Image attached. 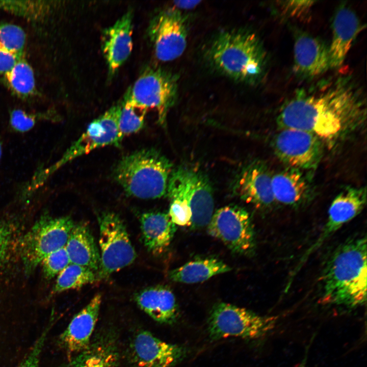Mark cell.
<instances>
[{"label":"cell","mask_w":367,"mask_h":367,"mask_svg":"<svg viewBox=\"0 0 367 367\" xmlns=\"http://www.w3.org/2000/svg\"><path fill=\"white\" fill-rule=\"evenodd\" d=\"M281 128L308 132L329 148L365 124L366 98L350 75H340L298 89L277 118Z\"/></svg>","instance_id":"cell-1"},{"label":"cell","mask_w":367,"mask_h":367,"mask_svg":"<svg viewBox=\"0 0 367 367\" xmlns=\"http://www.w3.org/2000/svg\"><path fill=\"white\" fill-rule=\"evenodd\" d=\"M209 64L219 73L237 81L255 84L266 73L268 57L258 37L245 30L220 32L205 51Z\"/></svg>","instance_id":"cell-2"},{"label":"cell","mask_w":367,"mask_h":367,"mask_svg":"<svg viewBox=\"0 0 367 367\" xmlns=\"http://www.w3.org/2000/svg\"><path fill=\"white\" fill-rule=\"evenodd\" d=\"M323 301L350 307L366 300V239H350L332 254L322 277Z\"/></svg>","instance_id":"cell-3"},{"label":"cell","mask_w":367,"mask_h":367,"mask_svg":"<svg viewBox=\"0 0 367 367\" xmlns=\"http://www.w3.org/2000/svg\"><path fill=\"white\" fill-rule=\"evenodd\" d=\"M172 164L153 149H142L123 156L113 175L126 193L142 199L161 198L167 194Z\"/></svg>","instance_id":"cell-4"},{"label":"cell","mask_w":367,"mask_h":367,"mask_svg":"<svg viewBox=\"0 0 367 367\" xmlns=\"http://www.w3.org/2000/svg\"><path fill=\"white\" fill-rule=\"evenodd\" d=\"M123 104L121 100L92 121L86 131L65 151L56 163L35 175L30 188L41 186L50 175L68 162L100 147L118 146L122 139L118 128Z\"/></svg>","instance_id":"cell-5"},{"label":"cell","mask_w":367,"mask_h":367,"mask_svg":"<svg viewBox=\"0 0 367 367\" xmlns=\"http://www.w3.org/2000/svg\"><path fill=\"white\" fill-rule=\"evenodd\" d=\"M74 225L69 216H42L20 241V257L26 273L33 272L49 254L65 247Z\"/></svg>","instance_id":"cell-6"},{"label":"cell","mask_w":367,"mask_h":367,"mask_svg":"<svg viewBox=\"0 0 367 367\" xmlns=\"http://www.w3.org/2000/svg\"><path fill=\"white\" fill-rule=\"evenodd\" d=\"M275 323L273 317L260 316L244 308L219 303L210 312L208 332L214 340L228 337L256 339L267 334Z\"/></svg>","instance_id":"cell-7"},{"label":"cell","mask_w":367,"mask_h":367,"mask_svg":"<svg viewBox=\"0 0 367 367\" xmlns=\"http://www.w3.org/2000/svg\"><path fill=\"white\" fill-rule=\"evenodd\" d=\"M100 265L97 275L99 279L130 265L137 254L125 225L113 212H103L98 216Z\"/></svg>","instance_id":"cell-8"},{"label":"cell","mask_w":367,"mask_h":367,"mask_svg":"<svg viewBox=\"0 0 367 367\" xmlns=\"http://www.w3.org/2000/svg\"><path fill=\"white\" fill-rule=\"evenodd\" d=\"M177 90L175 75L160 67L148 66L143 70L124 96L148 110L154 109L159 122L163 124L175 101Z\"/></svg>","instance_id":"cell-9"},{"label":"cell","mask_w":367,"mask_h":367,"mask_svg":"<svg viewBox=\"0 0 367 367\" xmlns=\"http://www.w3.org/2000/svg\"><path fill=\"white\" fill-rule=\"evenodd\" d=\"M208 232L222 241L232 252L252 255L256 246L253 225L248 212L238 206L218 209L208 225Z\"/></svg>","instance_id":"cell-10"},{"label":"cell","mask_w":367,"mask_h":367,"mask_svg":"<svg viewBox=\"0 0 367 367\" xmlns=\"http://www.w3.org/2000/svg\"><path fill=\"white\" fill-rule=\"evenodd\" d=\"M277 158L290 168L315 169L322 158L324 144L312 134L294 128H281L272 141Z\"/></svg>","instance_id":"cell-11"},{"label":"cell","mask_w":367,"mask_h":367,"mask_svg":"<svg viewBox=\"0 0 367 367\" xmlns=\"http://www.w3.org/2000/svg\"><path fill=\"white\" fill-rule=\"evenodd\" d=\"M148 35L156 58L162 62L180 57L187 44L188 24L186 17L175 8L160 12L150 21Z\"/></svg>","instance_id":"cell-12"},{"label":"cell","mask_w":367,"mask_h":367,"mask_svg":"<svg viewBox=\"0 0 367 367\" xmlns=\"http://www.w3.org/2000/svg\"><path fill=\"white\" fill-rule=\"evenodd\" d=\"M131 352L137 367H174L187 354L183 346L164 342L147 331L135 335Z\"/></svg>","instance_id":"cell-13"},{"label":"cell","mask_w":367,"mask_h":367,"mask_svg":"<svg viewBox=\"0 0 367 367\" xmlns=\"http://www.w3.org/2000/svg\"><path fill=\"white\" fill-rule=\"evenodd\" d=\"M272 177L265 164L253 162L245 167L237 177L234 192L242 199L257 208L272 207L276 203L272 191Z\"/></svg>","instance_id":"cell-14"},{"label":"cell","mask_w":367,"mask_h":367,"mask_svg":"<svg viewBox=\"0 0 367 367\" xmlns=\"http://www.w3.org/2000/svg\"><path fill=\"white\" fill-rule=\"evenodd\" d=\"M133 18V11L130 9L102 32L101 50L110 77L116 74L132 53Z\"/></svg>","instance_id":"cell-15"},{"label":"cell","mask_w":367,"mask_h":367,"mask_svg":"<svg viewBox=\"0 0 367 367\" xmlns=\"http://www.w3.org/2000/svg\"><path fill=\"white\" fill-rule=\"evenodd\" d=\"M101 295L96 294L71 320L59 337V343L69 359L87 349L97 323Z\"/></svg>","instance_id":"cell-16"},{"label":"cell","mask_w":367,"mask_h":367,"mask_svg":"<svg viewBox=\"0 0 367 367\" xmlns=\"http://www.w3.org/2000/svg\"><path fill=\"white\" fill-rule=\"evenodd\" d=\"M192 212L190 226L201 228L208 225L214 214L213 191L205 175L193 168L180 167Z\"/></svg>","instance_id":"cell-17"},{"label":"cell","mask_w":367,"mask_h":367,"mask_svg":"<svg viewBox=\"0 0 367 367\" xmlns=\"http://www.w3.org/2000/svg\"><path fill=\"white\" fill-rule=\"evenodd\" d=\"M294 69L307 79L319 76L330 68L328 46L317 38L298 33L294 44Z\"/></svg>","instance_id":"cell-18"},{"label":"cell","mask_w":367,"mask_h":367,"mask_svg":"<svg viewBox=\"0 0 367 367\" xmlns=\"http://www.w3.org/2000/svg\"><path fill=\"white\" fill-rule=\"evenodd\" d=\"M332 29V39L328 46L330 66V68H338L345 62L363 26L353 10L346 5H340L335 12Z\"/></svg>","instance_id":"cell-19"},{"label":"cell","mask_w":367,"mask_h":367,"mask_svg":"<svg viewBox=\"0 0 367 367\" xmlns=\"http://www.w3.org/2000/svg\"><path fill=\"white\" fill-rule=\"evenodd\" d=\"M134 299L143 311L159 323L172 324L178 318V308L175 295L167 286L146 287L136 293Z\"/></svg>","instance_id":"cell-20"},{"label":"cell","mask_w":367,"mask_h":367,"mask_svg":"<svg viewBox=\"0 0 367 367\" xmlns=\"http://www.w3.org/2000/svg\"><path fill=\"white\" fill-rule=\"evenodd\" d=\"M272 188L276 203L292 206L305 204L312 194L305 175L301 170L290 168L272 175Z\"/></svg>","instance_id":"cell-21"},{"label":"cell","mask_w":367,"mask_h":367,"mask_svg":"<svg viewBox=\"0 0 367 367\" xmlns=\"http://www.w3.org/2000/svg\"><path fill=\"white\" fill-rule=\"evenodd\" d=\"M142 239L147 250L154 254L164 252L170 245L176 231V225L168 214L147 212L140 217Z\"/></svg>","instance_id":"cell-22"},{"label":"cell","mask_w":367,"mask_h":367,"mask_svg":"<svg viewBox=\"0 0 367 367\" xmlns=\"http://www.w3.org/2000/svg\"><path fill=\"white\" fill-rule=\"evenodd\" d=\"M70 263L97 272L100 255L90 228L85 223L74 224L65 246Z\"/></svg>","instance_id":"cell-23"},{"label":"cell","mask_w":367,"mask_h":367,"mask_svg":"<svg viewBox=\"0 0 367 367\" xmlns=\"http://www.w3.org/2000/svg\"><path fill=\"white\" fill-rule=\"evenodd\" d=\"M231 268L223 261L214 257L199 258L187 263L169 272V279L174 282L195 283L203 282Z\"/></svg>","instance_id":"cell-24"},{"label":"cell","mask_w":367,"mask_h":367,"mask_svg":"<svg viewBox=\"0 0 367 367\" xmlns=\"http://www.w3.org/2000/svg\"><path fill=\"white\" fill-rule=\"evenodd\" d=\"M118 355L113 339L103 336L69 359L64 367H116Z\"/></svg>","instance_id":"cell-25"},{"label":"cell","mask_w":367,"mask_h":367,"mask_svg":"<svg viewBox=\"0 0 367 367\" xmlns=\"http://www.w3.org/2000/svg\"><path fill=\"white\" fill-rule=\"evenodd\" d=\"M3 75L6 85L17 97L27 99L36 94L34 72L24 56L21 57Z\"/></svg>","instance_id":"cell-26"},{"label":"cell","mask_w":367,"mask_h":367,"mask_svg":"<svg viewBox=\"0 0 367 367\" xmlns=\"http://www.w3.org/2000/svg\"><path fill=\"white\" fill-rule=\"evenodd\" d=\"M97 279L96 273L92 270L70 263L58 275L53 292L59 293L69 290L78 289L94 282Z\"/></svg>","instance_id":"cell-27"},{"label":"cell","mask_w":367,"mask_h":367,"mask_svg":"<svg viewBox=\"0 0 367 367\" xmlns=\"http://www.w3.org/2000/svg\"><path fill=\"white\" fill-rule=\"evenodd\" d=\"M0 9L32 21L43 20L50 5L45 1H0Z\"/></svg>","instance_id":"cell-28"},{"label":"cell","mask_w":367,"mask_h":367,"mask_svg":"<svg viewBox=\"0 0 367 367\" xmlns=\"http://www.w3.org/2000/svg\"><path fill=\"white\" fill-rule=\"evenodd\" d=\"M122 100L118 128L123 138L136 133L142 128L148 109L128 99L125 96Z\"/></svg>","instance_id":"cell-29"},{"label":"cell","mask_w":367,"mask_h":367,"mask_svg":"<svg viewBox=\"0 0 367 367\" xmlns=\"http://www.w3.org/2000/svg\"><path fill=\"white\" fill-rule=\"evenodd\" d=\"M25 41V34L21 27L12 23H0V51L23 56Z\"/></svg>","instance_id":"cell-30"},{"label":"cell","mask_w":367,"mask_h":367,"mask_svg":"<svg viewBox=\"0 0 367 367\" xmlns=\"http://www.w3.org/2000/svg\"><path fill=\"white\" fill-rule=\"evenodd\" d=\"M54 114L50 110L39 113H28L21 109L13 110L10 114L11 127L16 132L25 133L30 130L41 120L54 119Z\"/></svg>","instance_id":"cell-31"},{"label":"cell","mask_w":367,"mask_h":367,"mask_svg":"<svg viewBox=\"0 0 367 367\" xmlns=\"http://www.w3.org/2000/svg\"><path fill=\"white\" fill-rule=\"evenodd\" d=\"M41 264L45 277L47 279L55 277L70 264L65 247L49 254Z\"/></svg>","instance_id":"cell-32"},{"label":"cell","mask_w":367,"mask_h":367,"mask_svg":"<svg viewBox=\"0 0 367 367\" xmlns=\"http://www.w3.org/2000/svg\"><path fill=\"white\" fill-rule=\"evenodd\" d=\"M53 322L48 323L31 350L18 367H39L40 354Z\"/></svg>","instance_id":"cell-33"},{"label":"cell","mask_w":367,"mask_h":367,"mask_svg":"<svg viewBox=\"0 0 367 367\" xmlns=\"http://www.w3.org/2000/svg\"><path fill=\"white\" fill-rule=\"evenodd\" d=\"M313 1H280L278 5L282 11L291 17H302L307 14L313 5Z\"/></svg>","instance_id":"cell-34"},{"label":"cell","mask_w":367,"mask_h":367,"mask_svg":"<svg viewBox=\"0 0 367 367\" xmlns=\"http://www.w3.org/2000/svg\"><path fill=\"white\" fill-rule=\"evenodd\" d=\"M14 229L9 222L0 220V263L8 254L12 243Z\"/></svg>","instance_id":"cell-35"},{"label":"cell","mask_w":367,"mask_h":367,"mask_svg":"<svg viewBox=\"0 0 367 367\" xmlns=\"http://www.w3.org/2000/svg\"><path fill=\"white\" fill-rule=\"evenodd\" d=\"M22 57L10 53L0 51V73L4 74L11 69Z\"/></svg>","instance_id":"cell-36"},{"label":"cell","mask_w":367,"mask_h":367,"mask_svg":"<svg viewBox=\"0 0 367 367\" xmlns=\"http://www.w3.org/2000/svg\"><path fill=\"white\" fill-rule=\"evenodd\" d=\"M200 2L196 1H179L174 2V5L176 8L191 9L198 5Z\"/></svg>","instance_id":"cell-37"},{"label":"cell","mask_w":367,"mask_h":367,"mask_svg":"<svg viewBox=\"0 0 367 367\" xmlns=\"http://www.w3.org/2000/svg\"><path fill=\"white\" fill-rule=\"evenodd\" d=\"M2 154V145L1 142H0V159L1 158Z\"/></svg>","instance_id":"cell-38"}]
</instances>
